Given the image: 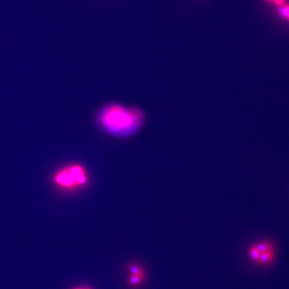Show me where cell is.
Returning <instances> with one entry per match:
<instances>
[{"label":"cell","mask_w":289,"mask_h":289,"mask_svg":"<svg viewBox=\"0 0 289 289\" xmlns=\"http://www.w3.org/2000/svg\"><path fill=\"white\" fill-rule=\"evenodd\" d=\"M248 254H249V256L253 261L258 263V261H259V259H260V256L261 253L258 252V250L253 246H252L250 248V249L248 250Z\"/></svg>","instance_id":"cell-6"},{"label":"cell","mask_w":289,"mask_h":289,"mask_svg":"<svg viewBox=\"0 0 289 289\" xmlns=\"http://www.w3.org/2000/svg\"><path fill=\"white\" fill-rule=\"evenodd\" d=\"M145 122V114L142 109L117 103L106 104L96 116V123L101 131L118 138H127L137 133Z\"/></svg>","instance_id":"cell-1"},{"label":"cell","mask_w":289,"mask_h":289,"mask_svg":"<svg viewBox=\"0 0 289 289\" xmlns=\"http://www.w3.org/2000/svg\"><path fill=\"white\" fill-rule=\"evenodd\" d=\"M266 1L273 4L275 6L277 7L282 6L283 4H285V0H266Z\"/></svg>","instance_id":"cell-9"},{"label":"cell","mask_w":289,"mask_h":289,"mask_svg":"<svg viewBox=\"0 0 289 289\" xmlns=\"http://www.w3.org/2000/svg\"><path fill=\"white\" fill-rule=\"evenodd\" d=\"M274 259H275V252H274V250L262 252L260 254L258 264H267L268 263L272 262Z\"/></svg>","instance_id":"cell-3"},{"label":"cell","mask_w":289,"mask_h":289,"mask_svg":"<svg viewBox=\"0 0 289 289\" xmlns=\"http://www.w3.org/2000/svg\"><path fill=\"white\" fill-rule=\"evenodd\" d=\"M52 181L60 190L73 191L87 186L89 177L85 167L78 163H72L56 171L52 177Z\"/></svg>","instance_id":"cell-2"},{"label":"cell","mask_w":289,"mask_h":289,"mask_svg":"<svg viewBox=\"0 0 289 289\" xmlns=\"http://www.w3.org/2000/svg\"><path fill=\"white\" fill-rule=\"evenodd\" d=\"M253 246L260 253L270 251V250H274L273 244L270 242H258L256 244L253 245Z\"/></svg>","instance_id":"cell-4"},{"label":"cell","mask_w":289,"mask_h":289,"mask_svg":"<svg viewBox=\"0 0 289 289\" xmlns=\"http://www.w3.org/2000/svg\"><path fill=\"white\" fill-rule=\"evenodd\" d=\"M278 14L289 22V4H283L278 7Z\"/></svg>","instance_id":"cell-5"},{"label":"cell","mask_w":289,"mask_h":289,"mask_svg":"<svg viewBox=\"0 0 289 289\" xmlns=\"http://www.w3.org/2000/svg\"><path fill=\"white\" fill-rule=\"evenodd\" d=\"M129 271L132 275H136L140 276V277H143V272L141 268L137 267L136 265L131 264L129 266Z\"/></svg>","instance_id":"cell-7"},{"label":"cell","mask_w":289,"mask_h":289,"mask_svg":"<svg viewBox=\"0 0 289 289\" xmlns=\"http://www.w3.org/2000/svg\"><path fill=\"white\" fill-rule=\"evenodd\" d=\"M77 289H80V288H77Z\"/></svg>","instance_id":"cell-10"},{"label":"cell","mask_w":289,"mask_h":289,"mask_svg":"<svg viewBox=\"0 0 289 289\" xmlns=\"http://www.w3.org/2000/svg\"><path fill=\"white\" fill-rule=\"evenodd\" d=\"M143 278V277H140V276H136V275H132L129 278V282L130 283V285H139V284L141 283V282L142 281Z\"/></svg>","instance_id":"cell-8"}]
</instances>
